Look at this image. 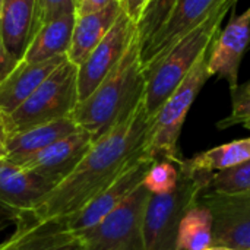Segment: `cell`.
<instances>
[{"label": "cell", "instance_id": "6da1fadb", "mask_svg": "<svg viewBox=\"0 0 250 250\" xmlns=\"http://www.w3.org/2000/svg\"><path fill=\"white\" fill-rule=\"evenodd\" d=\"M152 129L144 100L136 110L101 139L92 142L76 168L31 212L37 218L70 220L97 195L145 155Z\"/></svg>", "mask_w": 250, "mask_h": 250}, {"label": "cell", "instance_id": "7a4b0ae2", "mask_svg": "<svg viewBox=\"0 0 250 250\" xmlns=\"http://www.w3.org/2000/svg\"><path fill=\"white\" fill-rule=\"evenodd\" d=\"M144 92L145 70L136 35L114 69L86 100L76 105L70 117L95 142L136 110Z\"/></svg>", "mask_w": 250, "mask_h": 250}, {"label": "cell", "instance_id": "3957f363", "mask_svg": "<svg viewBox=\"0 0 250 250\" xmlns=\"http://www.w3.org/2000/svg\"><path fill=\"white\" fill-rule=\"evenodd\" d=\"M239 0H218L211 13L180 41H177L155 64L145 70L144 104L151 119L167 98L185 81L196 60L211 47L221 31V22Z\"/></svg>", "mask_w": 250, "mask_h": 250}, {"label": "cell", "instance_id": "277c9868", "mask_svg": "<svg viewBox=\"0 0 250 250\" xmlns=\"http://www.w3.org/2000/svg\"><path fill=\"white\" fill-rule=\"evenodd\" d=\"M214 177V176H212ZM211 176L195 173L179 164V182L171 192L151 193L144 212L146 250H176L177 233L185 214L209 188Z\"/></svg>", "mask_w": 250, "mask_h": 250}, {"label": "cell", "instance_id": "5b68a950", "mask_svg": "<svg viewBox=\"0 0 250 250\" xmlns=\"http://www.w3.org/2000/svg\"><path fill=\"white\" fill-rule=\"evenodd\" d=\"M78 104V66L67 59L15 111L1 116L6 135L70 117Z\"/></svg>", "mask_w": 250, "mask_h": 250}, {"label": "cell", "instance_id": "8992f818", "mask_svg": "<svg viewBox=\"0 0 250 250\" xmlns=\"http://www.w3.org/2000/svg\"><path fill=\"white\" fill-rule=\"evenodd\" d=\"M212 45V44H211ZM209 50H205L196 60L185 81L167 98L152 119V129L145 146V155L154 161L168 160L176 164L182 163L179 152V136L186 116L195 103L198 94L211 78L208 70Z\"/></svg>", "mask_w": 250, "mask_h": 250}, {"label": "cell", "instance_id": "52a82bcc", "mask_svg": "<svg viewBox=\"0 0 250 250\" xmlns=\"http://www.w3.org/2000/svg\"><path fill=\"white\" fill-rule=\"evenodd\" d=\"M144 183L92 229L78 234L85 250H146L144 212L149 199Z\"/></svg>", "mask_w": 250, "mask_h": 250}, {"label": "cell", "instance_id": "ba28073f", "mask_svg": "<svg viewBox=\"0 0 250 250\" xmlns=\"http://www.w3.org/2000/svg\"><path fill=\"white\" fill-rule=\"evenodd\" d=\"M198 202L212 218V246L250 250V192L223 193L204 190Z\"/></svg>", "mask_w": 250, "mask_h": 250}, {"label": "cell", "instance_id": "9c48e42d", "mask_svg": "<svg viewBox=\"0 0 250 250\" xmlns=\"http://www.w3.org/2000/svg\"><path fill=\"white\" fill-rule=\"evenodd\" d=\"M136 35V23L125 13V10H122L107 35L78 66L79 103L86 100L98 88V85L120 62Z\"/></svg>", "mask_w": 250, "mask_h": 250}, {"label": "cell", "instance_id": "30bf717a", "mask_svg": "<svg viewBox=\"0 0 250 250\" xmlns=\"http://www.w3.org/2000/svg\"><path fill=\"white\" fill-rule=\"evenodd\" d=\"M16 215V229L0 245V250H85L82 239L69 229L67 220Z\"/></svg>", "mask_w": 250, "mask_h": 250}, {"label": "cell", "instance_id": "8fae6325", "mask_svg": "<svg viewBox=\"0 0 250 250\" xmlns=\"http://www.w3.org/2000/svg\"><path fill=\"white\" fill-rule=\"evenodd\" d=\"M218 0H176L170 15L152 38L141 47L144 70L155 64L177 41L196 28Z\"/></svg>", "mask_w": 250, "mask_h": 250}, {"label": "cell", "instance_id": "7c38bea8", "mask_svg": "<svg viewBox=\"0 0 250 250\" xmlns=\"http://www.w3.org/2000/svg\"><path fill=\"white\" fill-rule=\"evenodd\" d=\"M233 10L227 26L215 37L208 57L211 76L227 81L231 92L239 88L240 63L250 47V6L240 15Z\"/></svg>", "mask_w": 250, "mask_h": 250}, {"label": "cell", "instance_id": "4fadbf2b", "mask_svg": "<svg viewBox=\"0 0 250 250\" xmlns=\"http://www.w3.org/2000/svg\"><path fill=\"white\" fill-rule=\"evenodd\" d=\"M152 163L154 160L148 157H142L139 161H136L107 189H104L89 204H86L76 215L67 220L69 229L73 233L81 234L97 226L103 218H105L111 211H114L123 201H126L136 188H139L144 183V179Z\"/></svg>", "mask_w": 250, "mask_h": 250}, {"label": "cell", "instance_id": "5bb4252c", "mask_svg": "<svg viewBox=\"0 0 250 250\" xmlns=\"http://www.w3.org/2000/svg\"><path fill=\"white\" fill-rule=\"evenodd\" d=\"M91 145V135L83 129H79L75 133L48 145L21 166L50 185L57 186L76 168L89 151Z\"/></svg>", "mask_w": 250, "mask_h": 250}, {"label": "cell", "instance_id": "9a60e30c", "mask_svg": "<svg viewBox=\"0 0 250 250\" xmlns=\"http://www.w3.org/2000/svg\"><path fill=\"white\" fill-rule=\"evenodd\" d=\"M53 188L22 166L0 158V207L16 214H31Z\"/></svg>", "mask_w": 250, "mask_h": 250}, {"label": "cell", "instance_id": "2e32d148", "mask_svg": "<svg viewBox=\"0 0 250 250\" xmlns=\"http://www.w3.org/2000/svg\"><path fill=\"white\" fill-rule=\"evenodd\" d=\"M66 60L67 56L53 57L40 63H26L22 60L0 85V116L15 111Z\"/></svg>", "mask_w": 250, "mask_h": 250}, {"label": "cell", "instance_id": "e0dca14e", "mask_svg": "<svg viewBox=\"0 0 250 250\" xmlns=\"http://www.w3.org/2000/svg\"><path fill=\"white\" fill-rule=\"evenodd\" d=\"M81 127L72 117H64L12 135L6 141V160L21 166L48 145L75 133Z\"/></svg>", "mask_w": 250, "mask_h": 250}, {"label": "cell", "instance_id": "ac0fdd59", "mask_svg": "<svg viewBox=\"0 0 250 250\" xmlns=\"http://www.w3.org/2000/svg\"><path fill=\"white\" fill-rule=\"evenodd\" d=\"M122 10V3L114 1L95 13L76 16L67 59L73 64L79 66L107 35V32L120 16Z\"/></svg>", "mask_w": 250, "mask_h": 250}, {"label": "cell", "instance_id": "d6986e66", "mask_svg": "<svg viewBox=\"0 0 250 250\" xmlns=\"http://www.w3.org/2000/svg\"><path fill=\"white\" fill-rule=\"evenodd\" d=\"M75 22L76 12H67L48 21L34 35L22 60L26 63H40L53 57L67 56Z\"/></svg>", "mask_w": 250, "mask_h": 250}, {"label": "cell", "instance_id": "ffe728a7", "mask_svg": "<svg viewBox=\"0 0 250 250\" xmlns=\"http://www.w3.org/2000/svg\"><path fill=\"white\" fill-rule=\"evenodd\" d=\"M34 19V0H3L0 35L10 56L22 62L29 44Z\"/></svg>", "mask_w": 250, "mask_h": 250}, {"label": "cell", "instance_id": "44dd1931", "mask_svg": "<svg viewBox=\"0 0 250 250\" xmlns=\"http://www.w3.org/2000/svg\"><path fill=\"white\" fill-rule=\"evenodd\" d=\"M248 160H250V136L199 152L192 158L182 160L180 164L190 171L212 177L215 173L240 166Z\"/></svg>", "mask_w": 250, "mask_h": 250}, {"label": "cell", "instance_id": "7402d4cb", "mask_svg": "<svg viewBox=\"0 0 250 250\" xmlns=\"http://www.w3.org/2000/svg\"><path fill=\"white\" fill-rule=\"evenodd\" d=\"M212 245V218L207 207L196 202L183 217L176 250H204Z\"/></svg>", "mask_w": 250, "mask_h": 250}, {"label": "cell", "instance_id": "603a6c76", "mask_svg": "<svg viewBox=\"0 0 250 250\" xmlns=\"http://www.w3.org/2000/svg\"><path fill=\"white\" fill-rule=\"evenodd\" d=\"M207 190V189H205ZM208 190L223 193L250 192V160L233 168L215 173Z\"/></svg>", "mask_w": 250, "mask_h": 250}, {"label": "cell", "instance_id": "cb8c5ba5", "mask_svg": "<svg viewBox=\"0 0 250 250\" xmlns=\"http://www.w3.org/2000/svg\"><path fill=\"white\" fill-rule=\"evenodd\" d=\"M176 0H151L148 7L145 9L138 28V37L141 47L145 45L152 35L161 28V25L166 22L167 16L170 15Z\"/></svg>", "mask_w": 250, "mask_h": 250}, {"label": "cell", "instance_id": "d4e9b609", "mask_svg": "<svg viewBox=\"0 0 250 250\" xmlns=\"http://www.w3.org/2000/svg\"><path fill=\"white\" fill-rule=\"evenodd\" d=\"M179 164L168 160L154 161L149 167L144 186L149 193H167L171 192L179 182Z\"/></svg>", "mask_w": 250, "mask_h": 250}, {"label": "cell", "instance_id": "484cf974", "mask_svg": "<svg viewBox=\"0 0 250 250\" xmlns=\"http://www.w3.org/2000/svg\"><path fill=\"white\" fill-rule=\"evenodd\" d=\"M76 7H78L76 0H34V19H32L29 42L34 38V35L41 29L42 25H45L48 21L63 13L76 12Z\"/></svg>", "mask_w": 250, "mask_h": 250}, {"label": "cell", "instance_id": "4316f807", "mask_svg": "<svg viewBox=\"0 0 250 250\" xmlns=\"http://www.w3.org/2000/svg\"><path fill=\"white\" fill-rule=\"evenodd\" d=\"M233 108L230 116L218 122V129H227L236 125H245L250 122V81L231 92Z\"/></svg>", "mask_w": 250, "mask_h": 250}, {"label": "cell", "instance_id": "83f0119b", "mask_svg": "<svg viewBox=\"0 0 250 250\" xmlns=\"http://www.w3.org/2000/svg\"><path fill=\"white\" fill-rule=\"evenodd\" d=\"M19 63H21L19 60H16L13 56L9 54L0 35V85L9 78V75L18 67Z\"/></svg>", "mask_w": 250, "mask_h": 250}, {"label": "cell", "instance_id": "f1b7e54d", "mask_svg": "<svg viewBox=\"0 0 250 250\" xmlns=\"http://www.w3.org/2000/svg\"><path fill=\"white\" fill-rule=\"evenodd\" d=\"M151 0H120L125 13L138 25Z\"/></svg>", "mask_w": 250, "mask_h": 250}, {"label": "cell", "instance_id": "f546056e", "mask_svg": "<svg viewBox=\"0 0 250 250\" xmlns=\"http://www.w3.org/2000/svg\"><path fill=\"white\" fill-rule=\"evenodd\" d=\"M114 1H120V0H79L78 7H76V16L95 13L98 10H103L107 6H110Z\"/></svg>", "mask_w": 250, "mask_h": 250}, {"label": "cell", "instance_id": "4dcf8cb0", "mask_svg": "<svg viewBox=\"0 0 250 250\" xmlns=\"http://www.w3.org/2000/svg\"><path fill=\"white\" fill-rule=\"evenodd\" d=\"M6 141H7V135L0 116V158H6Z\"/></svg>", "mask_w": 250, "mask_h": 250}, {"label": "cell", "instance_id": "1f68e13d", "mask_svg": "<svg viewBox=\"0 0 250 250\" xmlns=\"http://www.w3.org/2000/svg\"><path fill=\"white\" fill-rule=\"evenodd\" d=\"M204 250H234V249H230V248H224V246H208L207 249Z\"/></svg>", "mask_w": 250, "mask_h": 250}, {"label": "cell", "instance_id": "d6a6232c", "mask_svg": "<svg viewBox=\"0 0 250 250\" xmlns=\"http://www.w3.org/2000/svg\"><path fill=\"white\" fill-rule=\"evenodd\" d=\"M243 126H245V127H246V129H250V122H248V123H245V125H243Z\"/></svg>", "mask_w": 250, "mask_h": 250}, {"label": "cell", "instance_id": "836d02e7", "mask_svg": "<svg viewBox=\"0 0 250 250\" xmlns=\"http://www.w3.org/2000/svg\"><path fill=\"white\" fill-rule=\"evenodd\" d=\"M1 4H3V0H0V10H1Z\"/></svg>", "mask_w": 250, "mask_h": 250}, {"label": "cell", "instance_id": "e575fe53", "mask_svg": "<svg viewBox=\"0 0 250 250\" xmlns=\"http://www.w3.org/2000/svg\"><path fill=\"white\" fill-rule=\"evenodd\" d=\"M76 1H78V3H79V0H76Z\"/></svg>", "mask_w": 250, "mask_h": 250}]
</instances>
